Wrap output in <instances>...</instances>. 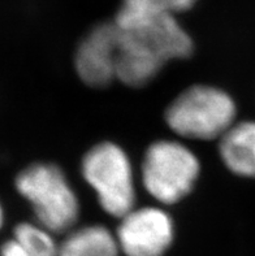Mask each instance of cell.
I'll use <instances>...</instances> for the list:
<instances>
[{
    "instance_id": "1",
    "label": "cell",
    "mask_w": 255,
    "mask_h": 256,
    "mask_svg": "<svg viewBox=\"0 0 255 256\" xmlns=\"http://www.w3.org/2000/svg\"><path fill=\"white\" fill-rule=\"evenodd\" d=\"M113 22L117 28L116 80L129 88H143L167 62L193 54V39L171 14L121 6Z\"/></svg>"
},
{
    "instance_id": "2",
    "label": "cell",
    "mask_w": 255,
    "mask_h": 256,
    "mask_svg": "<svg viewBox=\"0 0 255 256\" xmlns=\"http://www.w3.org/2000/svg\"><path fill=\"white\" fill-rule=\"evenodd\" d=\"M236 104L225 91L195 84L182 91L165 110L172 132L187 140H220L236 120Z\"/></svg>"
},
{
    "instance_id": "3",
    "label": "cell",
    "mask_w": 255,
    "mask_h": 256,
    "mask_svg": "<svg viewBox=\"0 0 255 256\" xmlns=\"http://www.w3.org/2000/svg\"><path fill=\"white\" fill-rule=\"evenodd\" d=\"M16 188L30 202L38 224L51 233H68L80 216L77 195L55 164H33L20 173Z\"/></svg>"
},
{
    "instance_id": "4",
    "label": "cell",
    "mask_w": 255,
    "mask_h": 256,
    "mask_svg": "<svg viewBox=\"0 0 255 256\" xmlns=\"http://www.w3.org/2000/svg\"><path fill=\"white\" fill-rule=\"evenodd\" d=\"M82 176L95 190L100 207L113 218H124L136 207V186L130 160L116 143L102 142L82 159Z\"/></svg>"
},
{
    "instance_id": "5",
    "label": "cell",
    "mask_w": 255,
    "mask_h": 256,
    "mask_svg": "<svg viewBox=\"0 0 255 256\" xmlns=\"http://www.w3.org/2000/svg\"><path fill=\"white\" fill-rule=\"evenodd\" d=\"M200 164L191 150L176 140H158L146 150L142 184L162 204H174L193 190Z\"/></svg>"
},
{
    "instance_id": "6",
    "label": "cell",
    "mask_w": 255,
    "mask_h": 256,
    "mask_svg": "<svg viewBox=\"0 0 255 256\" xmlns=\"http://www.w3.org/2000/svg\"><path fill=\"white\" fill-rule=\"evenodd\" d=\"M120 220L116 238L125 256H164L173 242V221L162 208H133Z\"/></svg>"
},
{
    "instance_id": "7",
    "label": "cell",
    "mask_w": 255,
    "mask_h": 256,
    "mask_svg": "<svg viewBox=\"0 0 255 256\" xmlns=\"http://www.w3.org/2000/svg\"><path fill=\"white\" fill-rule=\"evenodd\" d=\"M117 28L115 22L94 26L78 44L75 66L78 77L94 88H107L116 80Z\"/></svg>"
},
{
    "instance_id": "8",
    "label": "cell",
    "mask_w": 255,
    "mask_h": 256,
    "mask_svg": "<svg viewBox=\"0 0 255 256\" xmlns=\"http://www.w3.org/2000/svg\"><path fill=\"white\" fill-rule=\"evenodd\" d=\"M219 154L230 172L255 178V121L233 124L219 140Z\"/></svg>"
},
{
    "instance_id": "9",
    "label": "cell",
    "mask_w": 255,
    "mask_h": 256,
    "mask_svg": "<svg viewBox=\"0 0 255 256\" xmlns=\"http://www.w3.org/2000/svg\"><path fill=\"white\" fill-rule=\"evenodd\" d=\"M115 234L103 225H86L72 229L59 244V256H119Z\"/></svg>"
},
{
    "instance_id": "10",
    "label": "cell",
    "mask_w": 255,
    "mask_h": 256,
    "mask_svg": "<svg viewBox=\"0 0 255 256\" xmlns=\"http://www.w3.org/2000/svg\"><path fill=\"white\" fill-rule=\"evenodd\" d=\"M13 240L33 256H59V244L52 233L39 224L23 222L17 225Z\"/></svg>"
},
{
    "instance_id": "11",
    "label": "cell",
    "mask_w": 255,
    "mask_h": 256,
    "mask_svg": "<svg viewBox=\"0 0 255 256\" xmlns=\"http://www.w3.org/2000/svg\"><path fill=\"white\" fill-rule=\"evenodd\" d=\"M197 0H124L123 6L150 13L171 14L189 10Z\"/></svg>"
},
{
    "instance_id": "12",
    "label": "cell",
    "mask_w": 255,
    "mask_h": 256,
    "mask_svg": "<svg viewBox=\"0 0 255 256\" xmlns=\"http://www.w3.org/2000/svg\"><path fill=\"white\" fill-rule=\"evenodd\" d=\"M2 256H33L28 250H25L21 244L15 240H7L0 248Z\"/></svg>"
},
{
    "instance_id": "13",
    "label": "cell",
    "mask_w": 255,
    "mask_h": 256,
    "mask_svg": "<svg viewBox=\"0 0 255 256\" xmlns=\"http://www.w3.org/2000/svg\"><path fill=\"white\" fill-rule=\"evenodd\" d=\"M3 225V210H2V206H0V228Z\"/></svg>"
}]
</instances>
